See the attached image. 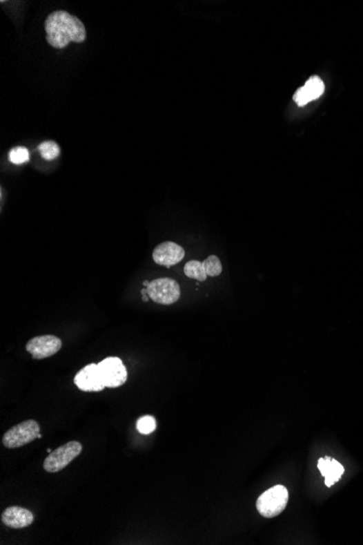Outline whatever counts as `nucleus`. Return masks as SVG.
<instances>
[{"instance_id": "obj_1", "label": "nucleus", "mask_w": 363, "mask_h": 545, "mask_svg": "<svg viewBox=\"0 0 363 545\" xmlns=\"http://www.w3.org/2000/svg\"><path fill=\"white\" fill-rule=\"evenodd\" d=\"M47 43L54 48L61 49L70 43H83L86 39V28L82 21L67 11L50 13L45 21Z\"/></svg>"}, {"instance_id": "obj_2", "label": "nucleus", "mask_w": 363, "mask_h": 545, "mask_svg": "<svg viewBox=\"0 0 363 545\" xmlns=\"http://www.w3.org/2000/svg\"><path fill=\"white\" fill-rule=\"evenodd\" d=\"M288 502V491L283 486H275L261 494L257 501V510L264 517H277L284 512Z\"/></svg>"}, {"instance_id": "obj_3", "label": "nucleus", "mask_w": 363, "mask_h": 545, "mask_svg": "<svg viewBox=\"0 0 363 545\" xmlns=\"http://www.w3.org/2000/svg\"><path fill=\"white\" fill-rule=\"evenodd\" d=\"M41 438V427L37 421L30 419L9 429L3 434V444L7 448H19Z\"/></svg>"}, {"instance_id": "obj_4", "label": "nucleus", "mask_w": 363, "mask_h": 545, "mask_svg": "<svg viewBox=\"0 0 363 545\" xmlns=\"http://www.w3.org/2000/svg\"><path fill=\"white\" fill-rule=\"evenodd\" d=\"M83 446L77 441H71L55 450L43 461V469L49 474L59 472L82 453Z\"/></svg>"}, {"instance_id": "obj_5", "label": "nucleus", "mask_w": 363, "mask_h": 545, "mask_svg": "<svg viewBox=\"0 0 363 545\" xmlns=\"http://www.w3.org/2000/svg\"><path fill=\"white\" fill-rule=\"evenodd\" d=\"M149 298L157 304L172 305L181 297V287L175 280L161 278L154 280L146 287Z\"/></svg>"}, {"instance_id": "obj_6", "label": "nucleus", "mask_w": 363, "mask_h": 545, "mask_svg": "<svg viewBox=\"0 0 363 545\" xmlns=\"http://www.w3.org/2000/svg\"><path fill=\"white\" fill-rule=\"evenodd\" d=\"M106 388L121 387L128 380V370L118 357H108L97 363Z\"/></svg>"}, {"instance_id": "obj_7", "label": "nucleus", "mask_w": 363, "mask_h": 545, "mask_svg": "<svg viewBox=\"0 0 363 545\" xmlns=\"http://www.w3.org/2000/svg\"><path fill=\"white\" fill-rule=\"evenodd\" d=\"M62 341L55 336H41L31 338L26 344V351L34 359H45L52 357L61 350Z\"/></svg>"}, {"instance_id": "obj_8", "label": "nucleus", "mask_w": 363, "mask_h": 545, "mask_svg": "<svg viewBox=\"0 0 363 545\" xmlns=\"http://www.w3.org/2000/svg\"><path fill=\"white\" fill-rule=\"evenodd\" d=\"M75 383L84 392H100L106 388L96 363H90L81 369L75 376Z\"/></svg>"}, {"instance_id": "obj_9", "label": "nucleus", "mask_w": 363, "mask_h": 545, "mask_svg": "<svg viewBox=\"0 0 363 545\" xmlns=\"http://www.w3.org/2000/svg\"><path fill=\"white\" fill-rule=\"evenodd\" d=\"M184 256V249L174 242L159 244L153 253L155 262L164 267L175 266L183 260Z\"/></svg>"}, {"instance_id": "obj_10", "label": "nucleus", "mask_w": 363, "mask_h": 545, "mask_svg": "<svg viewBox=\"0 0 363 545\" xmlns=\"http://www.w3.org/2000/svg\"><path fill=\"white\" fill-rule=\"evenodd\" d=\"M33 513L20 506H9L1 514V522L7 527L12 529H22L28 527L34 522Z\"/></svg>"}, {"instance_id": "obj_11", "label": "nucleus", "mask_w": 363, "mask_h": 545, "mask_svg": "<svg viewBox=\"0 0 363 545\" xmlns=\"http://www.w3.org/2000/svg\"><path fill=\"white\" fill-rule=\"evenodd\" d=\"M317 468H319L321 474L325 478V486H328V488L332 486L335 482H337L343 476L344 472H345V468H344L343 465L338 463L335 459H331L328 456H326L324 459H319Z\"/></svg>"}, {"instance_id": "obj_12", "label": "nucleus", "mask_w": 363, "mask_h": 545, "mask_svg": "<svg viewBox=\"0 0 363 545\" xmlns=\"http://www.w3.org/2000/svg\"><path fill=\"white\" fill-rule=\"evenodd\" d=\"M184 274L186 277L190 279L197 280V281L204 282L207 280V274H206L205 267L204 264L198 260H190L185 265Z\"/></svg>"}, {"instance_id": "obj_13", "label": "nucleus", "mask_w": 363, "mask_h": 545, "mask_svg": "<svg viewBox=\"0 0 363 545\" xmlns=\"http://www.w3.org/2000/svg\"><path fill=\"white\" fill-rule=\"evenodd\" d=\"M304 87L306 88V90H307L308 95H309L310 99L311 100H315L320 97L323 93H324L325 88L324 83L322 82V79L319 77H310Z\"/></svg>"}, {"instance_id": "obj_14", "label": "nucleus", "mask_w": 363, "mask_h": 545, "mask_svg": "<svg viewBox=\"0 0 363 545\" xmlns=\"http://www.w3.org/2000/svg\"><path fill=\"white\" fill-rule=\"evenodd\" d=\"M37 149L45 160H54L60 155V147L54 141L43 142L41 145H39Z\"/></svg>"}, {"instance_id": "obj_15", "label": "nucleus", "mask_w": 363, "mask_h": 545, "mask_svg": "<svg viewBox=\"0 0 363 545\" xmlns=\"http://www.w3.org/2000/svg\"><path fill=\"white\" fill-rule=\"evenodd\" d=\"M205 267L206 274L209 277H217L222 274V264L219 257L211 255L202 262Z\"/></svg>"}, {"instance_id": "obj_16", "label": "nucleus", "mask_w": 363, "mask_h": 545, "mask_svg": "<svg viewBox=\"0 0 363 545\" xmlns=\"http://www.w3.org/2000/svg\"><path fill=\"white\" fill-rule=\"evenodd\" d=\"M136 427H137V430L141 434H150V433L156 430V419L153 416H143V417L137 420Z\"/></svg>"}, {"instance_id": "obj_17", "label": "nucleus", "mask_w": 363, "mask_h": 545, "mask_svg": "<svg viewBox=\"0 0 363 545\" xmlns=\"http://www.w3.org/2000/svg\"><path fill=\"white\" fill-rule=\"evenodd\" d=\"M9 160L14 164H26L30 160V153L26 147H14L9 153Z\"/></svg>"}, {"instance_id": "obj_18", "label": "nucleus", "mask_w": 363, "mask_h": 545, "mask_svg": "<svg viewBox=\"0 0 363 545\" xmlns=\"http://www.w3.org/2000/svg\"><path fill=\"white\" fill-rule=\"evenodd\" d=\"M294 100L296 102L297 105L300 106V107L307 105L309 102H311L309 95H308L307 90H306L304 87H300V88H298L296 94H295Z\"/></svg>"}, {"instance_id": "obj_19", "label": "nucleus", "mask_w": 363, "mask_h": 545, "mask_svg": "<svg viewBox=\"0 0 363 545\" xmlns=\"http://www.w3.org/2000/svg\"><path fill=\"white\" fill-rule=\"evenodd\" d=\"M149 283H150V282L145 281V282H144V285H145V287H148Z\"/></svg>"}]
</instances>
